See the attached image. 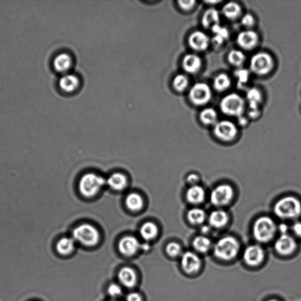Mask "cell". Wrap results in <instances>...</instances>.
Instances as JSON below:
<instances>
[{
	"instance_id": "f1b7e54d",
	"label": "cell",
	"mask_w": 301,
	"mask_h": 301,
	"mask_svg": "<svg viewBox=\"0 0 301 301\" xmlns=\"http://www.w3.org/2000/svg\"><path fill=\"white\" fill-rule=\"evenodd\" d=\"M199 119L203 125L214 126L218 122V112L213 108H205L200 112Z\"/></svg>"
},
{
	"instance_id": "44dd1931",
	"label": "cell",
	"mask_w": 301,
	"mask_h": 301,
	"mask_svg": "<svg viewBox=\"0 0 301 301\" xmlns=\"http://www.w3.org/2000/svg\"><path fill=\"white\" fill-rule=\"evenodd\" d=\"M118 276L119 282L126 288H132L137 282V276L134 270L131 268H122L119 271Z\"/></svg>"
},
{
	"instance_id": "d6986e66",
	"label": "cell",
	"mask_w": 301,
	"mask_h": 301,
	"mask_svg": "<svg viewBox=\"0 0 301 301\" xmlns=\"http://www.w3.org/2000/svg\"><path fill=\"white\" fill-rule=\"evenodd\" d=\"M206 198V192L204 188L200 186H191L187 191L186 199L188 203L194 205L203 204Z\"/></svg>"
},
{
	"instance_id": "277c9868",
	"label": "cell",
	"mask_w": 301,
	"mask_h": 301,
	"mask_svg": "<svg viewBox=\"0 0 301 301\" xmlns=\"http://www.w3.org/2000/svg\"><path fill=\"white\" fill-rule=\"evenodd\" d=\"M247 102L241 95L232 92L221 99L220 109L222 114L228 117L239 118L244 115Z\"/></svg>"
},
{
	"instance_id": "7dc6e473",
	"label": "cell",
	"mask_w": 301,
	"mask_h": 301,
	"mask_svg": "<svg viewBox=\"0 0 301 301\" xmlns=\"http://www.w3.org/2000/svg\"><path fill=\"white\" fill-rule=\"evenodd\" d=\"M278 231L280 232V235L288 234L289 231L288 225L283 222L278 225Z\"/></svg>"
},
{
	"instance_id": "7a4b0ae2",
	"label": "cell",
	"mask_w": 301,
	"mask_h": 301,
	"mask_svg": "<svg viewBox=\"0 0 301 301\" xmlns=\"http://www.w3.org/2000/svg\"><path fill=\"white\" fill-rule=\"evenodd\" d=\"M240 249V243L237 238L232 235H226L215 243L213 251L217 259L230 262L237 257Z\"/></svg>"
},
{
	"instance_id": "bcb514c9",
	"label": "cell",
	"mask_w": 301,
	"mask_h": 301,
	"mask_svg": "<svg viewBox=\"0 0 301 301\" xmlns=\"http://www.w3.org/2000/svg\"><path fill=\"white\" fill-rule=\"evenodd\" d=\"M248 118L251 119H256L259 117L260 115V110L259 109H248Z\"/></svg>"
},
{
	"instance_id": "4316f807",
	"label": "cell",
	"mask_w": 301,
	"mask_h": 301,
	"mask_svg": "<svg viewBox=\"0 0 301 301\" xmlns=\"http://www.w3.org/2000/svg\"><path fill=\"white\" fill-rule=\"evenodd\" d=\"M187 216L188 221L194 226L203 225L207 218L205 211L199 207L191 208L188 211Z\"/></svg>"
},
{
	"instance_id": "7bdbcfd3",
	"label": "cell",
	"mask_w": 301,
	"mask_h": 301,
	"mask_svg": "<svg viewBox=\"0 0 301 301\" xmlns=\"http://www.w3.org/2000/svg\"><path fill=\"white\" fill-rule=\"evenodd\" d=\"M291 230L295 237L301 238V221H295L292 225Z\"/></svg>"
},
{
	"instance_id": "52a82bcc",
	"label": "cell",
	"mask_w": 301,
	"mask_h": 301,
	"mask_svg": "<svg viewBox=\"0 0 301 301\" xmlns=\"http://www.w3.org/2000/svg\"><path fill=\"white\" fill-rule=\"evenodd\" d=\"M105 184L107 180L94 173L85 174L79 183V190L82 195L86 197H92L97 194Z\"/></svg>"
},
{
	"instance_id": "4dcf8cb0",
	"label": "cell",
	"mask_w": 301,
	"mask_h": 301,
	"mask_svg": "<svg viewBox=\"0 0 301 301\" xmlns=\"http://www.w3.org/2000/svg\"><path fill=\"white\" fill-rule=\"evenodd\" d=\"M247 57L241 50H232L227 55V60L229 64L232 66L241 68L245 63Z\"/></svg>"
},
{
	"instance_id": "f35d334b",
	"label": "cell",
	"mask_w": 301,
	"mask_h": 301,
	"mask_svg": "<svg viewBox=\"0 0 301 301\" xmlns=\"http://www.w3.org/2000/svg\"><path fill=\"white\" fill-rule=\"evenodd\" d=\"M212 32L216 35L220 36L226 40L228 39L229 32L228 30L225 28L224 27H222L220 25L215 26L211 29Z\"/></svg>"
},
{
	"instance_id": "60d3db41",
	"label": "cell",
	"mask_w": 301,
	"mask_h": 301,
	"mask_svg": "<svg viewBox=\"0 0 301 301\" xmlns=\"http://www.w3.org/2000/svg\"><path fill=\"white\" fill-rule=\"evenodd\" d=\"M108 293L112 297H118L121 295L122 289L117 284L112 283L108 288Z\"/></svg>"
},
{
	"instance_id": "6da1fadb",
	"label": "cell",
	"mask_w": 301,
	"mask_h": 301,
	"mask_svg": "<svg viewBox=\"0 0 301 301\" xmlns=\"http://www.w3.org/2000/svg\"><path fill=\"white\" fill-rule=\"evenodd\" d=\"M273 211L280 220L296 221L301 216V201L293 196L283 197L276 202Z\"/></svg>"
},
{
	"instance_id": "c3c4849f",
	"label": "cell",
	"mask_w": 301,
	"mask_h": 301,
	"mask_svg": "<svg viewBox=\"0 0 301 301\" xmlns=\"http://www.w3.org/2000/svg\"><path fill=\"white\" fill-rule=\"evenodd\" d=\"M238 124L242 127H244V126H247L248 124V118L245 117L244 115L241 116V117H239L238 118Z\"/></svg>"
},
{
	"instance_id": "2e32d148",
	"label": "cell",
	"mask_w": 301,
	"mask_h": 301,
	"mask_svg": "<svg viewBox=\"0 0 301 301\" xmlns=\"http://www.w3.org/2000/svg\"><path fill=\"white\" fill-rule=\"evenodd\" d=\"M203 61L201 57L196 54L190 53L186 55L183 58L182 66L187 73L196 74L203 67Z\"/></svg>"
},
{
	"instance_id": "ffe728a7",
	"label": "cell",
	"mask_w": 301,
	"mask_h": 301,
	"mask_svg": "<svg viewBox=\"0 0 301 301\" xmlns=\"http://www.w3.org/2000/svg\"><path fill=\"white\" fill-rule=\"evenodd\" d=\"M220 14L217 9L210 8L205 10L201 18V25L205 29H211L220 25Z\"/></svg>"
},
{
	"instance_id": "d4e9b609",
	"label": "cell",
	"mask_w": 301,
	"mask_h": 301,
	"mask_svg": "<svg viewBox=\"0 0 301 301\" xmlns=\"http://www.w3.org/2000/svg\"><path fill=\"white\" fill-rule=\"evenodd\" d=\"M79 79L74 74L64 75L59 81V86L61 90L66 92H72L76 90L79 86Z\"/></svg>"
},
{
	"instance_id": "3957f363",
	"label": "cell",
	"mask_w": 301,
	"mask_h": 301,
	"mask_svg": "<svg viewBox=\"0 0 301 301\" xmlns=\"http://www.w3.org/2000/svg\"><path fill=\"white\" fill-rule=\"evenodd\" d=\"M278 225L273 219L266 215L256 219L252 225L253 237L259 244H267L275 238Z\"/></svg>"
},
{
	"instance_id": "f5cc1de1",
	"label": "cell",
	"mask_w": 301,
	"mask_h": 301,
	"mask_svg": "<svg viewBox=\"0 0 301 301\" xmlns=\"http://www.w3.org/2000/svg\"><path fill=\"white\" fill-rule=\"evenodd\" d=\"M266 301H281V300H280L278 299L272 298V299H269Z\"/></svg>"
},
{
	"instance_id": "9a60e30c",
	"label": "cell",
	"mask_w": 301,
	"mask_h": 301,
	"mask_svg": "<svg viewBox=\"0 0 301 301\" xmlns=\"http://www.w3.org/2000/svg\"><path fill=\"white\" fill-rule=\"evenodd\" d=\"M188 42L191 49L194 51L204 52L209 48L211 39L203 31L197 30L190 34Z\"/></svg>"
},
{
	"instance_id": "4fadbf2b",
	"label": "cell",
	"mask_w": 301,
	"mask_h": 301,
	"mask_svg": "<svg viewBox=\"0 0 301 301\" xmlns=\"http://www.w3.org/2000/svg\"><path fill=\"white\" fill-rule=\"evenodd\" d=\"M297 248L295 238L288 234L280 235L274 243L275 252L282 256L292 255L296 251Z\"/></svg>"
},
{
	"instance_id": "e0dca14e",
	"label": "cell",
	"mask_w": 301,
	"mask_h": 301,
	"mask_svg": "<svg viewBox=\"0 0 301 301\" xmlns=\"http://www.w3.org/2000/svg\"><path fill=\"white\" fill-rule=\"evenodd\" d=\"M208 224L212 228L222 229L226 227L230 221V216L227 211L219 208L211 211L208 217Z\"/></svg>"
},
{
	"instance_id": "d6a6232c",
	"label": "cell",
	"mask_w": 301,
	"mask_h": 301,
	"mask_svg": "<svg viewBox=\"0 0 301 301\" xmlns=\"http://www.w3.org/2000/svg\"><path fill=\"white\" fill-rule=\"evenodd\" d=\"M158 234V228L153 222H147L143 224L140 229V234L146 241L152 240Z\"/></svg>"
},
{
	"instance_id": "7402d4cb",
	"label": "cell",
	"mask_w": 301,
	"mask_h": 301,
	"mask_svg": "<svg viewBox=\"0 0 301 301\" xmlns=\"http://www.w3.org/2000/svg\"><path fill=\"white\" fill-rule=\"evenodd\" d=\"M222 15L226 19L235 21L242 16V9L240 5L235 2H230L223 6L222 9Z\"/></svg>"
},
{
	"instance_id": "ac0fdd59",
	"label": "cell",
	"mask_w": 301,
	"mask_h": 301,
	"mask_svg": "<svg viewBox=\"0 0 301 301\" xmlns=\"http://www.w3.org/2000/svg\"><path fill=\"white\" fill-rule=\"evenodd\" d=\"M141 248V244L137 239L132 236H126L122 238L118 244L119 252L126 256L134 255Z\"/></svg>"
},
{
	"instance_id": "ee69618b",
	"label": "cell",
	"mask_w": 301,
	"mask_h": 301,
	"mask_svg": "<svg viewBox=\"0 0 301 301\" xmlns=\"http://www.w3.org/2000/svg\"><path fill=\"white\" fill-rule=\"evenodd\" d=\"M225 40L220 36L215 34L214 36L211 39V44L215 47H220L224 44Z\"/></svg>"
},
{
	"instance_id": "8d00e7d4",
	"label": "cell",
	"mask_w": 301,
	"mask_h": 301,
	"mask_svg": "<svg viewBox=\"0 0 301 301\" xmlns=\"http://www.w3.org/2000/svg\"><path fill=\"white\" fill-rule=\"evenodd\" d=\"M241 23L247 30H251L255 25L256 20L251 13L245 14L241 18Z\"/></svg>"
},
{
	"instance_id": "cb8c5ba5",
	"label": "cell",
	"mask_w": 301,
	"mask_h": 301,
	"mask_svg": "<svg viewBox=\"0 0 301 301\" xmlns=\"http://www.w3.org/2000/svg\"><path fill=\"white\" fill-rule=\"evenodd\" d=\"M262 101L263 95L259 89L255 87L248 89L246 94V102L248 103L249 109H259Z\"/></svg>"
},
{
	"instance_id": "e575fe53",
	"label": "cell",
	"mask_w": 301,
	"mask_h": 301,
	"mask_svg": "<svg viewBox=\"0 0 301 301\" xmlns=\"http://www.w3.org/2000/svg\"><path fill=\"white\" fill-rule=\"evenodd\" d=\"M190 80L189 78L186 75L180 74L176 75L174 77L173 85L174 89L180 92H182L187 90L189 86Z\"/></svg>"
},
{
	"instance_id": "74e56055",
	"label": "cell",
	"mask_w": 301,
	"mask_h": 301,
	"mask_svg": "<svg viewBox=\"0 0 301 301\" xmlns=\"http://www.w3.org/2000/svg\"><path fill=\"white\" fill-rule=\"evenodd\" d=\"M235 75L237 78L238 84L241 87L247 84L249 77V73L248 70L239 69L236 72Z\"/></svg>"
},
{
	"instance_id": "d590c367",
	"label": "cell",
	"mask_w": 301,
	"mask_h": 301,
	"mask_svg": "<svg viewBox=\"0 0 301 301\" xmlns=\"http://www.w3.org/2000/svg\"><path fill=\"white\" fill-rule=\"evenodd\" d=\"M166 252L172 257H177L180 255H182V248L181 245L176 242H171L166 247Z\"/></svg>"
},
{
	"instance_id": "836d02e7",
	"label": "cell",
	"mask_w": 301,
	"mask_h": 301,
	"mask_svg": "<svg viewBox=\"0 0 301 301\" xmlns=\"http://www.w3.org/2000/svg\"><path fill=\"white\" fill-rule=\"evenodd\" d=\"M125 204L130 210L138 211L141 210L143 202L142 198L136 193H131L126 198Z\"/></svg>"
},
{
	"instance_id": "f907efd6",
	"label": "cell",
	"mask_w": 301,
	"mask_h": 301,
	"mask_svg": "<svg viewBox=\"0 0 301 301\" xmlns=\"http://www.w3.org/2000/svg\"><path fill=\"white\" fill-rule=\"evenodd\" d=\"M221 1H207V2H205V3H207V4L209 5H215L217 4H219V3H221Z\"/></svg>"
},
{
	"instance_id": "603a6c76",
	"label": "cell",
	"mask_w": 301,
	"mask_h": 301,
	"mask_svg": "<svg viewBox=\"0 0 301 301\" xmlns=\"http://www.w3.org/2000/svg\"><path fill=\"white\" fill-rule=\"evenodd\" d=\"M213 242L206 235H200L195 237L193 241V247L195 251L199 254H205L213 248Z\"/></svg>"
},
{
	"instance_id": "30bf717a",
	"label": "cell",
	"mask_w": 301,
	"mask_h": 301,
	"mask_svg": "<svg viewBox=\"0 0 301 301\" xmlns=\"http://www.w3.org/2000/svg\"><path fill=\"white\" fill-rule=\"evenodd\" d=\"M213 134L219 141L223 142H231L237 138L238 128L233 122L224 119L218 121L213 126Z\"/></svg>"
},
{
	"instance_id": "5b68a950",
	"label": "cell",
	"mask_w": 301,
	"mask_h": 301,
	"mask_svg": "<svg viewBox=\"0 0 301 301\" xmlns=\"http://www.w3.org/2000/svg\"><path fill=\"white\" fill-rule=\"evenodd\" d=\"M275 62L271 54L259 51L253 55L249 61V68L253 74L263 77L271 73L274 69Z\"/></svg>"
},
{
	"instance_id": "9c48e42d",
	"label": "cell",
	"mask_w": 301,
	"mask_h": 301,
	"mask_svg": "<svg viewBox=\"0 0 301 301\" xmlns=\"http://www.w3.org/2000/svg\"><path fill=\"white\" fill-rule=\"evenodd\" d=\"M188 98L191 103L197 107H203L209 103L213 98V91L207 84L199 82L190 88Z\"/></svg>"
},
{
	"instance_id": "7c38bea8",
	"label": "cell",
	"mask_w": 301,
	"mask_h": 301,
	"mask_svg": "<svg viewBox=\"0 0 301 301\" xmlns=\"http://www.w3.org/2000/svg\"><path fill=\"white\" fill-rule=\"evenodd\" d=\"M202 266L203 261L197 253L187 251L181 255V266L187 274H196L200 271Z\"/></svg>"
},
{
	"instance_id": "ba28073f",
	"label": "cell",
	"mask_w": 301,
	"mask_h": 301,
	"mask_svg": "<svg viewBox=\"0 0 301 301\" xmlns=\"http://www.w3.org/2000/svg\"><path fill=\"white\" fill-rule=\"evenodd\" d=\"M75 241L87 247L97 245L100 241V233L94 226L82 224L75 228L73 232Z\"/></svg>"
},
{
	"instance_id": "f6af8a7d",
	"label": "cell",
	"mask_w": 301,
	"mask_h": 301,
	"mask_svg": "<svg viewBox=\"0 0 301 301\" xmlns=\"http://www.w3.org/2000/svg\"><path fill=\"white\" fill-rule=\"evenodd\" d=\"M126 301H142V297L137 292H131L126 297Z\"/></svg>"
},
{
	"instance_id": "f546056e",
	"label": "cell",
	"mask_w": 301,
	"mask_h": 301,
	"mask_svg": "<svg viewBox=\"0 0 301 301\" xmlns=\"http://www.w3.org/2000/svg\"><path fill=\"white\" fill-rule=\"evenodd\" d=\"M107 184L113 190L121 191L127 186L128 180L124 174L115 173L108 178Z\"/></svg>"
},
{
	"instance_id": "1f68e13d",
	"label": "cell",
	"mask_w": 301,
	"mask_h": 301,
	"mask_svg": "<svg viewBox=\"0 0 301 301\" xmlns=\"http://www.w3.org/2000/svg\"><path fill=\"white\" fill-rule=\"evenodd\" d=\"M75 248V240L74 238L63 237L58 241L56 244V249L60 254L67 255L71 254Z\"/></svg>"
},
{
	"instance_id": "484cf974",
	"label": "cell",
	"mask_w": 301,
	"mask_h": 301,
	"mask_svg": "<svg viewBox=\"0 0 301 301\" xmlns=\"http://www.w3.org/2000/svg\"><path fill=\"white\" fill-rule=\"evenodd\" d=\"M73 64V60L69 54L61 53L54 58L53 66L58 72L66 73L70 69Z\"/></svg>"
},
{
	"instance_id": "5bb4252c",
	"label": "cell",
	"mask_w": 301,
	"mask_h": 301,
	"mask_svg": "<svg viewBox=\"0 0 301 301\" xmlns=\"http://www.w3.org/2000/svg\"><path fill=\"white\" fill-rule=\"evenodd\" d=\"M259 40L257 32L246 29L238 33L236 42L242 51H252L257 47Z\"/></svg>"
},
{
	"instance_id": "8fae6325",
	"label": "cell",
	"mask_w": 301,
	"mask_h": 301,
	"mask_svg": "<svg viewBox=\"0 0 301 301\" xmlns=\"http://www.w3.org/2000/svg\"><path fill=\"white\" fill-rule=\"evenodd\" d=\"M242 258L245 264L249 267H258L264 262L266 252L261 245H249L243 252Z\"/></svg>"
},
{
	"instance_id": "681fc988",
	"label": "cell",
	"mask_w": 301,
	"mask_h": 301,
	"mask_svg": "<svg viewBox=\"0 0 301 301\" xmlns=\"http://www.w3.org/2000/svg\"><path fill=\"white\" fill-rule=\"evenodd\" d=\"M212 228L209 225H202L201 231L202 235H207L211 232V229Z\"/></svg>"
},
{
	"instance_id": "8992f818",
	"label": "cell",
	"mask_w": 301,
	"mask_h": 301,
	"mask_svg": "<svg viewBox=\"0 0 301 301\" xmlns=\"http://www.w3.org/2000/svg\"><path fill=\"white\" fill-rule=\"evenodd\" d=\"M234 197V188L230 184L224 183L218 185L212 190L210 200L213 206L221 208L230 205Z\"/></svg>"
},
{
	"instance_id": "816d5d0a",
	"label": "cell",
	"mask_w": 301,
	"mask_h": 301,
	"mask_svg": "<svg viewBox=\"0 0 301 301\" xmlns=\"http://www.w3.org/2000/svg\"><path fill=\"white\" fill-rule=\"evenodd\" d=\"M141 248H142V249H143V250L147 251L148 250L149 246L148 244H143L142 246L141 245Z\"/></svg>"
},
{
	"instance_id": "ab89813d",
	"label": "cell",
	"mask_w": 301,
	"mask_h": 301,
	"mask_svg": "<svg viewBox=\"0 0 301 301\" xmlns=\"http://www.w3.org/2000/svg\"><path fill=\"white\" fill-rule=\"evenodd\" d=\"M178 4L180 9L186 12H190L196 7L197 4L196 1L194 0H187V1H179Z\"/></svg>"
},
{
	"instance_id": "b9f144b4",
	"label": "cell",
	"mask_w": 301,
	"mask_h": 301,
	"mask_svg": "<svg viewBox=\"0 0 301 301\" xmlns=\"http://www.w3.org/2000/svg\"><path fill=\"white\" fill-rule=\"evenodd\" d=\"M201 177L196 173H191L187 177V181L188 184L191 185V186H196L200 183Z\"/></svg>"
},
{
	"instance_id": "83f0119b",
	"label": "cell",
	"mask_w": 301,
	"mask_h": 301,
	"mask_svg": "<svg viewBox=\"0 0 301 301\" xmlns=\"http://www.w3.org/2000/svg\"><path fill=\"white\" fill-rule=\"evenodd\" d=\"M213 85L215 91L218 92H225L231 87V78L227 74L220 73L214 77Z\"/></svg>"
}]
</instances>
